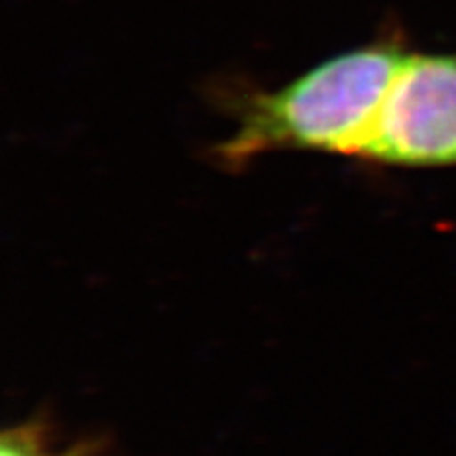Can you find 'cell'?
<instances>
[{"instance_id": "6da1fadb", "label": "cell", "mask_w": 456, "mask_h": 456, "mask_svg": "<svg viewBox=\"0 0 456 456\" xmlns=\"http://www.w3.org/2000/svg\"><path fill=\"white\" fill-rule=\"evenodd\" d=\"M406 55L402 34L389 32L330 57L283 87L232 95L228 102L237 129L214 148L216 159L228 169L281 151L353 159L372 131Z\"/></svg>"}, {"instance_id": "7a4b0ae2", "label": "cell", "mask_w": 456, "mask_h": 456, "mask_svg": "<svg viewBox=\"0 0 456 456\" xmlns=\"http://www.w3.org/2000/svg\"><path fill=\"white\" fill-rule=\"evenodd\" d=\"M357 161L431 169L456 165V53L403 57Z\"/></svg>"}, {"instance_id": "3957f363", "label": "cell", "mask_w": 456, "mask_h": 456, "mask_svg": "<svg viewBox=\"0 0 456 456\" xmlns=\"http://www.w3.org/2000/svg\"><path fill=\"white\" fill-rule=\"evenodd\" d=\"M0 456H104L95 440L74 442L57 448L49 436V427L38 420L13 425L0 436Z\"/></svg>"}]
</instances>
